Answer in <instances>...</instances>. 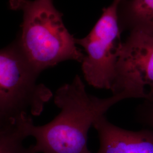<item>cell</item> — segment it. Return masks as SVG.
<instances>
[{
	"label": "cell",
	"instance_id": "1",
	"mask_svg": "<svg viewBox=\"0 0 153 153\" xmlns=\"http://www.w3.org/2000/svg\"><path fill=\"white\" fill-rule=\"evenodd\" d=\"M139 98L136 93L124 90L105 98L88 93L79 75L59 88L54 95L60 112L53 120L35 126L32 118L26 124L27 137L35 139L30 146L32 153H91L88 148V133L94 123L122 100Z\"/></svg>",
	"mask_w": 153,
	"mask_h": 153
},
{
	"label": "cell",
	"instance_id": "2",
	"mask_svg": "<svg viewBox=\"0 0 153 153\" xmlns=\"http://www.w3.org/2000/svg\"><path fill=\"white\" fill-rule=\"evenodd\" d=\"M10 7L23 13L21 33L16 43L38 74L64 61L82 62L85 55L66 28L52 0H10Z\"/></svg>",
	"mask_w": 153,
	"mask_h": 153
},
{
	"label": "cell",
	"instance_id": "3",
	"mask_svg": "<svg viewBox=\"0 0 153 153\" xmlns=\"http://www.w3.org/2000/svg\"><path fill=\"white\" fill-rule=\"evenodd\" d=\"M38 76L16 42L0 50L1 123L42 114L53 93Z\"/></svg>",
	"mask_w": 153,
	"mask_h": 153
},
{
	"label": "cell",
	"instance_id": "4",
	"mask_svg": "<svg viewBox=\"0 0 153 153\" xmlns=\"http://www.w3.org/2000/svg\"><path fill=\"white\" fill-rule=\"evenodd\" d=\"M114 2L104 8L91 32L82 39H76L86 55L82 61L85 79L97 88L112 90L116 74V65L122 43L118 23L117 6Z\"/></svg>",
	"mask_w": 153,
	"mask_h": 153
},
{
	"label": "cell",
	"instance_id": "5",
	"mask_svg": "<svg viewBox=\"0 0 153 153\" xmlns=\"http://www.w3.org/2000/svg\"><path fill=\"white\" fill-rule=\"evenodd\" d=\"M153 88V31L134 28L122 43L116 65L113 94L124 90L146 97Z\"/></svg>",
	"mask_w": 153,
	"mask_h": 153
},
{
	"label": "cell",
	"instance_id": "6",
	"mask_svg": "<svg viewBox=\"0 0 153 153\" xmlns=\"http://www.w3.org/2000/svg\"><path fill=\"white\" fill-rule=\"evenodd\" d=\"M93 126L98 134L99 148L96 153H153V130L132 131L121 128L102 116Z\"/></svg>",
	"mask_w": 153,
	"mask_h": 153
},
{
	"label": "cell",
	"instance_id": "7",
	"mask_svg": "<svg viewBox=\"0 0 153 153\" xmlns=\"http://www.w3.org/2000/svg\"><path fill=\"white\" fill-rule=\"evenodd\" d=\"M31 117L0 124V153H32L30 147L24 145L27 136L25 126Z\"/></svg>",
	"mask_w": 153,
	"mask_h": 153
},
{
	"label": "cell",
	"instance_id": "8",
	"mask_svg": "<svg viewBox=\"0 0 153 153\" xmlns=\"http://www.w3.org/2000/svg\"><path fill=\"white\" fill-rule=\"evenodd\" d=\"M124 18L132 29L153 31V0H131L124 7Z\"/></svg>",
	"mask_w": 153,
	"mask_h": 153
},
{
	"label": "cell",
	"instance_id": "9",
	"mask_svg": "<svg viewBox=\"0 0 153 153\" xmlns=\"http://www.w3.org/2000/svg\"><path fill=\"white\" fill-rule=\"evenodd\" d=\"M137 121L146 128L153 130V88L149 90L136 109Z\"/></svg>",
	"mask_w": 153,
	"mask_h": 153
},
{
	"label": "cell",
	"instance_id": "10",
	"mask_svg": "<svg viewBox=\"0 0 153 153\" xmlns=\"http://www.w3.org/2000/svg\"><path fill=\"white\" fill-rule=\"evenodd\" d=\"M123 0H115V2H116V4H119V3L121 1H122Z\"/></svg>",
	"mask_w": 153,
	"mask_h": 153
},
{
	"label": "cell",
	"instance_id": "11",
	"mask_svg": "<svg viewBox=\"0 0 153 153\" xmlns=\"http://www.w3.org/2000/svg\"><path fill=\"white\" fill-rule=\"evenodd\" d=\"M2 123H1V122H0V124H2Z\"/></svg>",
	"mask_w": 153,
	"mask_h": 153
}]
</instances>
